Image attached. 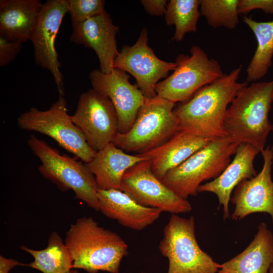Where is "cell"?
I'll list each match as a JSON object with an SVG mask.
<instances>
[{"label":"cell","instance_id":"cell-28","mask_svg":"<svg viewBox=\"0 0 273 273\" xmlns=\"http://www.w3.org/2000/svg\"><path fill=\"white\" fill-rule=\"evenodd\" d=\"M22 43L10 41L0 35V66L4 67L13 61L20 52Z\"/></svg>","mask_w":273,"mask_h":273},{"label":"cell","instance_id":"cell-14","mask_svg":"<svg viewBox=\"0 0 273 273\" xmlns=\"http://www.w3.org/2000/svg\"><path fill=\"white\" fill-rule=\"evenodd\" d=\"M89 77L93 88L107 97L113 104L118 118V132L128 131L145 99L138 86L130 83L126 72L117 68L110 73L95 69Z\"/></svg>","mask_w":273,"mask_h":273},{"label":"cell","instance_id":"cell-18","mask_svg":"<svg viewBox=\"0 0 273 273\" xmlns=\"http://www.w3.org/2000/svg\"><path fill=\"white\" fill-rule=\"evenodd\" d=\"M99 211L122 225L141 231L152 224L162 211L143 206L119 190H98Z\"/></svg>","mask_w":273,"mask_h":273},{"label":"cell","instance_id":"cell-6","mask_svg":"<svg viewBox=\"0 0 273 273\" xmlns=\"http://www.w3.org/2000/svg\"><path fill=\"white\" fill-rule=\"evenodd\" d=\"M175 103L158 96L145 98L128 131L118 132L112 141L125 152L141 154L166 142L179 130Z\"/></svg>","mask_w":273,"mask_h":273},{"label":"cell","instance_id":"cell-3","mask_svg":"<svg viewBox=\"0 0 273 273\" xmlns=\"http://www.w3.org/2000/svg\"><path fill=\"white\" fill-rule=\"evenodd\" d=\"M272 102L273 80L242 88L226 112V136L239 144H250L261 152L272 128L268 115Z\"/></svg>","mask_w":273,"mask_h":273},{"label":"cell","instance_id":"cell-4","mask_svg":"<svg viewBox=\"0 0 273 273\" xmlns=\"http://www.w3.org/2000/svg\"><path fill=\"white\" fill-rule=\"evenodd\" d=\"M239 145L228 136L212 141L167 172L161 181L183 199L196 196L202 183L214 179L223 172Z\"/></svg>","mask_w":273,"mask_h":273},{"label":"cell","instance_id":"cell-15","mask_svg":"<svg viewBox=\"0 0 273 273\" xmlns=\"http://www.w3.org/2000/svg\"><path fill=\"white\" fill-rule=\"evenodd\" d=\"M261 153L263 159L261 171L253 178L242 181L235 188L231 199L235 205L231 216L234 220L260 212L268 214L273 223V147L268 146Z\"/></svg>","mask_w":273,"mask_h":273},{"label":"cell","instance_id":"cell-29","mask_svg":"<svg viewBox=\"0 0 273 273\" xmlns=\"http://www.w3.org/2000/svg\"><path fill=\"white\" fill-rule=\"evenodd\" d=\"M255 9H260L266 14H273V0H239V14H246Z\"/></svg>","mask_w":273,"mask_h":273},{"label":"cell","instance_id":"cell-27","mask_svg":"<svg viewBox=\"0 0 273 273\" xmlns=\"http://www.w3.org/2000/svg\"><path fill=\"white\" fill-rule=\"evenodd\" d=\"M105 4L103 0H69L68 13L72 26L104 12Z\"/></svg>","mask_w":273,"mask_h":273},{"label":"cell","instance_id":"cell-7","mask_svg":"<svg viewBox=\"0 0 273 273\" xmlns=\"http://www.w3.org/2000/svg\"><path fill=\"white\" fill-rule=\"evenodd\" d=\"M168 260L167 273H218L220 264L200 247L195 235V220L172 214L159 245Z\"/></svg>","mask_w":273,"mask_h":273},{"label":"cell","instance_id":"cell-5","mask_svg":"<svg viewBox=\"0 0 273 273\" xmlns=\"http://www.w3.org/2000/svg\"><path fill=\"white\" fill-rule=\"evenodd\" d=\"M27 144L40 160L38 170L44 178L56 184L62 191L72 190L75 199L99 211L98 188L86 163L61 155L57 150L33 134L30 135Z\"/></svg>","mask_w":273,"mask_h":273},{"label":"cell","instance_id":"cell-34","mask_svg":"<svg viewBox=\"0 0 273 273\" xmlns=\"http://www.w3.org/2000/svg\"><path fill=\"white\" fill-rule=\"evenodd\" d=\"M271 130L273 131V125H272V128H271Z\"/></svg>","mask_w":273,"mask_h":273},{"label":"cell","instance_id":"cell-2","mask_svg":"<svg viewBox=\"0 0 273 273\" xmlns=\"http://www.w3.org/2000/svg\"><path fill=\"white\" fill-rule=\"evenodd\" d=\"M72 259L73 268L87 273H119L128 246L117 233L99 225L92 217L79 218L71 224L64 240Z\"/></svg>","mask_w":273,"mask_h":273},{"label":"cell","instance_id":"cell-22","mask_svg":"<svg viewBox=\"0 0 273 273\" xmlns=\"http://www.w3.org/2000/svg\"><path fill=\"white\" fill-rule=\"evenodd\" d=\"M144 160L147 159L140 154H129L111 143L97 152L92 160L86 164L94 174L99 190H120L125 171Z\"/></svg>","mask_w":273,"mask_h":273},{"label":"cell","instance_id":"cell-12","mask_svg":"<svg viewBox=\"0 0 273 273\" xmlns=\"http://www.w3.org/2000/svg\"><path fill=\"white\" fill-rule=\"evenodd\" d=\"M148 34L147 29L143 28L133 45L122 48L114 60V68L132 75L145 97L152 98L157 96L155 88L158 81L173 71L176 64L164 61L155 55L148 46Z\"/></svg>","mask_w":273,"mask_h":273},{"label":"cell","instance_id":"cell-33","mask_svg":"<svg viewBox=\"0 0 273 273\" xmlns=\"http://www.w3.org/2000/svg\"><path fill=\"white\" fill-rule=\"evenodd\" d=\"M268 273H273V264L270 266Z\"/></svg>","mask_w":273,"mask_h":273},{"label":"cell","instance_id":"cell-32","mask_svg":"<svg viewBox=\"0 0 273 273\" xmlns=\"http://www.w3.org/2000/svg\"><path fill=\"white\" fill-rule=\"evenodd\" d=\"M67 273H79L76 269H72Z\"/></svg>","mask_w":273,"mask_h":273},{"label":"cell","instance_id":"cell-25","mask_svg":"<svg viewBox=\"0 0 273 273\" xmlns=\"http://www.w3.org/2000/svg\"><path fill=\"white\" fill-rule=\"evenodd\" d=\"M200 0H170L164 14L166 24L174 25L175 31L172 40L183 39L188 32L197 31V25L201 16Z\"/></svg>","mask_w":273,"mask_h":273},{"label":"cell","instance_id":"cell-26","mask_svg":"<svg viewBox=\"0 0 273 273\" xmlns=\"http://www.w3.org/2000/svg\"><path fill=\"white\" fill-rule=\"evenodd\" d=\"M201 15L208 25L216 28L233 29L239 23V0H200Z\"/></svg>","mask_w":273,"mask_h":273},{"label":"cell","instance_id":"cell-31","mask_svg":"<svg viewBox=\"0 0 273 273\" xmlns=\"http://www.w3.org/2000/svg\"><path fill=\"white\" fill-rule=\"evenodd\" d=\"M17 266H26V264L0 255V273H9L13 268Z\"/></svg>","mask_w":273,"mask_h":273},{"label":"cell","instance_id":"cell-13","mask_svg":"<svg viewBox=\"0 0 273 273\" xmlns=\"http://www.w3.org/2000/svg\"><path fill=\"white\" fill-rule=\"evenodd\" d=\"M69 0H48L43 3L30 40L35 63L52 74L60 96H64L63 77L55 48V40L62 20L68 12Z\"/></svg>","mask_w":273,"mask_h":273},{"label":"cell","instance_id":"cell-30","mask_svg":"<svg viewBox=\"0 0 273 273\" xmlns=\"http://www.w3.org/2000/svg\"><path fill=\"white\" fill-rule=\"evenodd\" d=\"M141 3L147 13L153 16H162L166 11L167 1L142 0Z\"/></svg>","mask_w":273,"mask_h":273},{"label":"cell","instance_id":"cell-19","mask_svg":"<svg viewBox=\"0 0 273 273\" xmlns=\"http://www.w3.org/2000/svg\"><path fill=\"white\" fill-rule=\"evenodd\" d=\"M212 141L188 131L179 130L161 145L140 155L150 162L153 173L161 180L167 172Z\"/></svg>","mask_w":273,"mask_h":273},{"label":"cell","instance_id":"cell-10","mask_svg":"<svg viewBox=\"0 0 273 273\" xmlns=\"http://www.w3.org/2000/svg\"><path fill=\"white\" fill-rule=\"evenodd\" d=\"M71 119L96 152L112 143L119 132L118 116L113 104L93 88L80 95Z\"/></svg>","mask_w":273,"mask_h":273},{"label":"cell","instance_id":"cell-23","mask_svg":"<svg viewBox=\"0 0 273 273\" xmlns=\"http://www.w3.org/2000/svg\"><path fill=\"white\" fill-rule=\"evenodd\" d=\"M21 250L34 258L26 266L42 273H67L73 268V259L65 242L56 232L50 235L47 247L35 250L22 245Z\"/></svg>","mask_w":273,"mask_h":273},{"label":"cell","instance_id":"cell-16","mask_svg":"<svg viewBox=\"0 0 273 273\" xmlns=\"http://www.w3.org/2000/svg\"><path fill=\"white\" fill-rule=\"evenodd\" d=\"M72 27L70 41L93 49L98 56L100 70L111 73L119 53L116 39L119 27L113 23L110 15L105 11Z\"/></svg>","mask_w":273,"mask_h":273},{"label":"cell","instance_id":"cell-1","mask_svg":"<svg viewBox=\"0 0 273 273\" xmlns=\"http://www.w3.org/2000/svg\"><path fill=\"white\" fill-rule=\"evenodd\" d=\"M242 66L198 90L174 108L179 130L212 140L226 136L224 120L226 110L238 92L248 82L238 81Z\"/></svg>","mask_w":273,"mask_h":273},{"label":"cell","instance_id":"cell-8","mask_svg":"<svg viewBox=\"0 0 273 273\" xmlns=\"http://www.w3.org/2000/svg\"><path fill=\"white\" fill-rule=\"evenodd\" d=\"M67 106L64 96H59L47 110L32 107L20 115L18 125L21 129L49 136L84 163H88L97 152L89 147L82 131L72 121Z\"/></svg>","mask_w":273,"mask_h":273},{"label":"cell","instance_id":"cell-24","mask_svg":"<svg viewBox=\"0 0 273 273\" xmlns=\"http://www.w3.org/2000/svg\"><path fill=\"white\" fill-rule=\"evenodd\" d=\"M243 21L256 37L257 46L246 70L247 82L256 81L267 73L273 56V20L258 22L245 16Z\"/></svg>","mask_w":273,"mask_h":273},{"label":"cell","instance_id":"cell-21","mask_svg":"<svg viewBox=\"0 0 273 273\" xmlns=\"http://www.w3.org/2000/svg\"><path fill=\"white\" fill-rule=\"evenodd\" d=\"M273 264V233L265 222L241 253L221 264L218 273H268Z\"/></svg>","mask_w":273,"mask_h":273},{"label":"cell","instance_id":"cell-11","mask_svg":"<svg viewBox=\"0 0 273 273\" xmlns=\"http://www.w3.org/2000/svg\"><path fill=\"white\" fill-rule=\"evenodd\" d=\"M120 191L138 204L145 207L158 208L172 214L188 213L192 206L158 178L153 173L150 162H139L124 173Z\"/></svg>","mask_w":273,"mask_h":273},{"label":"cell","instance_id":"cell-9","mask_svg":"<svg viewBox=\"0 0 273 273\" xmlns=\"http://www.w3.org/2000/svg\"><path fill=\"white\" fill-rule=\"evenodd\" d=\"M190 54L177 56L173 72L157 84V96L175 104L183 102L223 75L218 62L208 58L200 47L193 46Z\"/></svg>","mask_w":273,"mask_h":273},{"label":"cell","instance_id":"cell-17","mask_svg":"<svg viewBox=\"0 0 273 273\" xmlns=\"http://www.w3.org/2000/svg\"><path fill=\"white\" fill-rule=\"evenodd\" d=\"M260 151L248 144H239L234 158L223 172L216 178L202 184L198 193L210 192L217 196L219 205H222L223 218H230L229 205L233 190L242 181L253 178L257 174L254 160Z\"/></svg>","mask_w":273,"mask_h":273},{"label":"cell","instance_id":"cell-20","mask_svg":"<svg viewBox=\"0 0 273 273\" xmlns=\"http://www.w3.org/2000/svg\"><path fill=\"white\" fill-rule=\"evenodd\" d=\"M42 5L39 0H1L0 35L12 41L30 40Z\"/></svg>","mask_w":273,"mask_h":273}]
</instances>
